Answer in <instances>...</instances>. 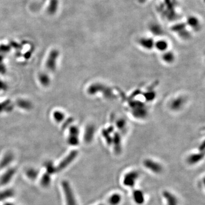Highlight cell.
<instances>
[{
  "label": "cell",
  "instance_id": "obj_19",
  "mask_svg": "<svg viewBox=\"0 0 205 205\" xmlns=\"http://www.w3.org/2000/svg\"><path fill=\"white\" fill-rule=\"evenodd\" d=\"M122 198L118 194H114L109 199V203L110 205H118L121 201Z\"/></svg>",
  "mask_w": 205,
  "mask_h": 205
},
{
  "label": "cell",
  "instance_id": "obj_25",
  "mask_svg": "<svg viewBox=\"0 0 205 205\" xmlns=\"http://www.w3.org/2000/svg\"><path fill=\"white\" fill-rule=\"evenodd\" d=\"M17 104L18 106L25 109H30L32 107L30 102L28 101H25V100H20L17 101Z\"/></svg>",
  "mask_w": 205,
  "mask_h": 205
},
{
  "label": "cell",
  "instance_id": "obj_9",
  "mask_svg": "<svg viewBox=\"0 0 205 205\" xmlns=\"http://www.w3.org/2000/svg\"><path fill=\"white\" fill-rule=\"evenodd\" d=\"M95 128L92 126H87L84 133V140L86 142H91L94 134Z\"/></svg>",
  "mask_w": 205,
  "mask_h": 205
},
{
  "label": "cell",
  "instance_id": "obj_26",
  "mask_svg": "<svg viewBox=\"0 0 205 205\" xmlns=\"http://www.w3.org/2000/svg\"><path fill=\"white\" fill-rule=\"evenodd\" d=\"M188 24L190 26L193 28L196 29V28L198 27L199 21L195 17H190L188 19Z\"/></svg>",
  "mask_w": 205,
  "mask_h": 205
},
{
  "label": "cell",
  "instance_id": "obj_5",
  "mask_svg": "<svg viewBox=\"0 0 205 205\" xmlns=\"http://www.w3.org/2000/svg\"><path fill=\"white\" fill-rule=\"evenodd\" d=\"M58 56V52L56 50L51 51L46 62V67L50 71H54L56 67V59Z\"/></svg>",
  "mask_w": 205,
  "mask_h": 205
},
{
  "label": "cell",
  "instance_id": "obj_16",
  "mask_svg": "<svg viewBox=\"0 0 205 205\" xmlns=\"http://www.w3.org/2000/svg\"><path fill=\"white\" fill-rule=\"evenodd\" d=\"M140 44L143 48L147 49H150L153 48V41L150 38H142L140 40Z\"/></svg>",
  "mask_w": 205,
  "mask_h": 205
},
{
  "label": "cell",
  "instance_id": "obj_27",
  "mask_svg": "<svg viewBox=\"0 0 205 205\" xmlns=\"http://www.w3.org/2000/svg\"><path fill=\"white\" fill-rule=\"evenodd\" d=\"M53 116H54V119L58 122H62L64 118V114H63L62 112H59V111L55 112L53 114Z\"/></svg>",
  "mask_w": 205,
  "mask_h": 205
},
{
  "label": "cell",
  "instance_id": "obj_18",
  "mask_svg": "<svg viewBox=\"0 0 205 205\" xmlns=\"http://www.w3.org/2000/svg\"><path fill=\"white\" fill-rule=\"evenodd\" d=\"M51 182V175L49 174L45 173L41 180V185L44 188H47L50 185Z\"/></svg>",
  "mask_w": 205,
  "mask_h": 205
},
{
  "label": "cell",
  "instance_id": "obj_12",
  "mask_svg": "<svg viewBox=\"0 0 205 205\" xmlns=\"http://www.w3.org/2000/svg\"><path fill=\"white\" fill-rule=\"evenodd\" d=\"M134 201L138 205H141L144 202V196L142 191L140 190H134L133 192Z\"/></svg>",
  "mask_w": 205,
  "mask_h": 205
},
{
  "label": "cell",
  "instance_id": "obj_21",
  "mask_svg": "<svg viewBox=\"0 0 205 205\" xmlns=\"http://www.w3.org/2000/svg\"><path fill=\"white\" fill-rule=\"evenodd\" d=\"M183 104H184L183 99H182L181 98H178L174 100L173 102L171 104V106L173 109L176 110L181 108Z\"/></svg>",
  "mask_w": 205,
  "mask_h": 205
},
{
  "label": "cell",
  "instance_id": "obj_6",
  "mask_svg": "<svg viewBox=\"0 0 205 205\" xmlns=\"http://www.w3.org/2000/svg\"><path fill=\"white\" fill-rule=\"evenodd\" d=\"M144 165L145 166L146 168L149 169L156 173H160L162 170V168L161 165H160L157 162H156L149 159L145 160L144 161Z\"/></svg>",
  "mask_w": 205,
  "mask_h": 205
},
{
  "label": "cell",
  "instance_id": "obj_30",
  "mask_svg": "<svg viewBox=\"0 0 205 205\" xmlns=\"http://www.w3.org/2000/svg\"><path fill=\"white\" fill-rule=\"evenodd\" d=\"M116 125L118 127V128H119L120 130H122L125 128L126 125V122L124 119H119L116 122Z\"/></svg>",
  "mask_w": 205,
  "mask_h": 205
},
{
  "label": "cell",
  "instance_id": "obj_31",
  "mask_svg": "<svg viewBox=\"0 0 205 205\" xmlns=\"http://www.w3.org/2000/svg\"><path fill=\"white\" fill-rule=\"evenodd\" d=\"M72 121V119H68V120H67V122H66V124H64V125L63 126H64V127H66V126H67V125H68V124H70V122H71Z\"/></svg>",
  "mask_w": 205,
  "mask_h": 205
},
{
  "label": "cell",
  "instance_id": "obj_2",
  "mask_svg": "<svg viewBox=\"0 0 205 205\" xmlns=\"http://www.w3.org/2000/svg\"><path fill=\"white\" fill-rule=\"evenodd\" d=\"M78 152L76 150H72L67 157L64 158L62 161L60 162L58 166L56 168V172H59L63 169H64L66 167L69 165L78 156Z\"/></svg>",
  "mask_w": 205,
  "mask_h": 205
},
{
  "label": "cell",
  "instance_id": "obj_4",
  "mask_svg": "<svg viewBox=\"0 0 205 205\" xmlns=\"http://www.w3.org/2000/svg\"><path fill=\"white\" fill-rule=\"evenodd\" d=\"M138 177V172L136 171L131 172L126 174L124 179V184L126 186L133 188L135 185V182Z\"/></svg>",
  "mask_w": 205,
  "mask_h": 205
},
{
  "label": "cell",
  "instance_id": "obj_10",
  "mask_svg": "<svg viewBox=\"0 0 205 205\" xmlns=\"http://www.w3.org/2000/svg\"><path fill=\"white\" fill-rule=\"evenodd\" d=\"M13 158L14 156L11 153L6 154L0 162V168L2 169L8 166L13 160Z\"/></svg>",
  "mask_w": 205,
  "mask_h": 205
},
{
  "label": "cell",
  "instance_id": "obj_29",
  "mask_svg": "<svg viewBox=\"0 0 205 205\" xmlns=\"http://www.w3.org/2000/svg\"><path fill=\"white\" fill-rule=\"evenodd\" d=\"M151 30H152L153 33H154V34H156V35L161 34L162 32L161 29L160 28V27L158 25H153L151 27Z\"/></svg>",
  "mask_w": 205,
  "mask_h": 205
},
{
  "label": "cell",
  "instance_id": "obj_15",
  "mask_svg": "<svg viewBox=\"0 0 205 205\" xmlns=\"http://www.w3.org/2000/svg\"><path fill=\"white\" fill-rule=\"evenodd\" d=\"M26 175L30 180H34L39 175V171L34 168H29L26 171Z\"/></svg>",
  "mask_w": 205,
  "mask_h": 205
},
{
  "label": "cell",
  "instance_id": "obj_8",
  "mask_svg": "<svg viewBox=\"0 0 205 205\" xmlns=\"http://www.w3.org/2000/svg\"><path fill=\"white\" fill-rule=\"evenodd\" d=\"M165 3L167 7V11L166 12V16L168 19L173 20L175 17V13L174 12V6L172 0H165Z\"/></svg>",
  "mask_w": 205,
  "mask_h": 205
},
{
  "label": "cell",
  "instance_id": "obj_7",
  "mask_svg": "<svg viewBox=\"0 0 205 205\" xmlns=\"http://www.w3.org/2000/svg\"><path fill=\"white\" fill-rule=\"evenodd\" d=\"M16 169L14 168H10L6 170L0 178V184L1 185L8 184L16 173Z\"/></svg>",
  "mask_w": 205,
  "mask_h": 205
},
{
  "label": "cell",
  "instance_id": "obj_22",
  "mask_svg": "<svg viewBox=\"0 0 205 205\" xmlns=\"http://www.w3.org/2000/svg\"><path fill=\"white\" fill-rule=\"evenodd\" d=\"M39 79H40V82L43 84L44 86H48L50 83V79L49 77L48 76V75L46 74L42 73L41 74H40L39 76Z\"/></svg>",
  "mask_w": 205,
  "mask_h": 205
},
{
  "label": "cell",
  "instance_id": "obj_11",
  "mask_svg": "<svg viewBox=\"0 0 205 205\" xmlns=\"http://www.w3.org/2000/svg\"><path fill=\"white\" fill-rule=\"evenodd\" d=\"M163 195L167 201L168 205H177V200L172 194L168 191H165L163 193Z\"/></svg>",
  "mask_w": 205,
  "mask_h": 205
},
{
  "label": "cell",
  "instance_id": "obj_17",
  "mask_svg": "<svg viewBox=\"0 0 205 205\" xmlns=\"http://www.w3.org/2000/svg\"><path fill=\"white\" fill-rule=\"evenodd\" d=\"M114 151L117 154H119L122 151L121 146V139L118 134H116L114 139Z\"/></svg>",
  "mask_w": 205,
  "mask_h": 205
},
{
  "label": "cell",
  "instance_id": "obj_34",
  "mask_svg": "<svg viewBox=\"0 0 205 205\" xmlns=\"http://www.w3.org/2000/svg\"><path fill=\"white\" fill-rule=\"evenodd\" d=\"M104 205V204H100V205Z\"/></svg>",
  "mask_w": 205,
  "mask_h": 205
},
{
  "label": "cell",
  "instance_id": "obj_32",
  "mask_svg": "<svg viewBox=\"0 0 205 205\" xmlns=\"http://www.w3.org/2000/svg\"><path fill=\"white\" fill-rule=\"evenodd\" d=\"M4 205H14L12 203H6Z\"/></svg>",
  "mask_w": 205,
  "mask_h": 205
},
{
  "label": "cell",
  "instance_id": "obj_28",
  "mask_svg": "<svg viewBox=\"0 0 205 205\" xmlns=\"http://www.w3.org/2000/svg\"><path fill=\"white\" fill-rule=\"evenodd\" d=\"M185 28V24H177V25H176L175 26H174L173 28H172V30H173V31H174V32L180 33V32H181L182 31L184 30Z\"/></svg>",
  "mask_w": 205,
  "mask_h": 205
},
{
  "label": "cell",
  "instance_id": "obj_23",
  "mask_svg": "<svg viewBox=\"0 0 205 205\" xmlns=\"http://www.w3.org/2000/svg\"><path fill=\"white\" fill-rule=\"evenodd\" d=\"M156 47L160 51H165L168 48V44L165 41H158L156 44Z\"/></svg>",
  "mask_w": 205,
  "mask_h": 205
},
{
  "label": "cell",
  "instance_id": "obj_24",
  "mask_svg": "<svg viewBox=\"0 0 205 205\" xmlns=\"http://www.w3.org/2000/svg\"><path fill=\"white\" fill-rule=\"evenodd\" d=\"M162 58L166 62L171 63L173 62L174 59V55L172 52H168L164 54Z\"/></svg>",
  "mask_w": 205,
  "mask_h": 205
},
{
  "label": "cell",
  "instance_id": "obj_13",
  "mask_svg": "<svg viewBox=\"0 0 205 205\" xmlns=\"http://www.w3.org/2000/svg\"><path fill=\"white\" fill-rule=\"evenodd\" d=\"M204 157V153L201 152L199 153L193 154L188 158V162L190 164H194L201 161Z\"/></svg>",
  "mask_w": 205,
  "mask_h": 205
},
{
  "label": "cell",
  "instance_id": "obj_1",
  "mask_svg": "<svg viewBox=\"0 0 205 205\" xmlns=\"http://www.w3.org/2000/svg\"><path fill=\"white\" fill-rule=\"evenodd\" d=\"M62 186L65 195L67 205H77L75 195L70 183L66 180L63 181L62 182Z\"/></svg>",
  "mask_w": 205,
  "mask_h": 205
},
{
  "label": "cell",
  "instance_id": "obj_33",
  "mask_svg": "<svg viewBox=\"0 0 205 205\" xmlns=\"http://www.w3.org/2000/svg\"><path fill=\"white\" fill-rule=\"evenodd\" d=\"M145 1V0H140V1L142 2H144V1Z\"/></svg>",
  "mask_w": 205,
  "mask_h": 205
},
{
  "label": "cell",
  "instance_id": "obj_3",
  "mask_svg": "<svg viewBox=\"0 0 205 205\" xmlns=\"http://www.w3.org/2000/svg\"><path fill=\"white\" fill-rule=\"evenodd\" d=\"M79 129L76 126H71L68 138V142L69 144L75 146L79 144Z\"/></svg>",
  "mask_w": 205,
  "mask_h": 205
},
{
  "label": "cell",
  "instance_id": "obj_20",
  "mask_svg": "<svg viewBox=\"0 0 205 205\" xmlns=\"http://www.w3.org/2000/svg\"><path fill=\"white\" fill-rule=\"evenodd\" d=\"M45 168L46 169V173L51 175L56 172V168L53 165L52 162L48 161L45 164Z\"/></svg>",
  "mask_w": 205,
  "mask_h": 205
},
{
  "label": "cell",
  "instance_id": "obj_14",
  "mask_svg": "<svg viewBox=\"0 0 205 205\" xmlns=\"http://www.w3.org/2000/svg\"><path fill=\"white\" fill-rule=\"evenodd\" d=\"M14 192L12 189H6L0 192V202L3 201L8 198H12L14 196Z\"/></svg>",
  "mask_w": 205,
  "mask_h": 205
}]
</instances>
